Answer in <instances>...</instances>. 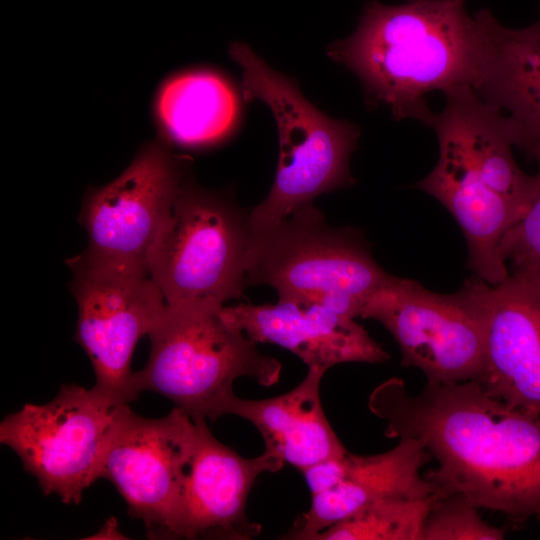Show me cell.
Instances as JSON below:
<instances>
[{
    "instance_id": "obj_1",
    "label": "cell",
    "mask_w": 540,
    "mask_h": 540,
    "mask_svg": "<svg viewBox=\"0 0 540 540\" xmlns=\"http://www.w3.org/2000/svg\"><path fill=\"white\" fill-rule=\"evenodd\" d=\"M368 407L389 438L420 440L438 462L424 477L438 497L460 495L515 525L540 523V416L498 400L477 381L427 383L411 395L393 377Z\"/></svg>"
},
{
    "instance_id": "obj_2",
    "label": "cell",
    "mask_w": 540,
    "mask_h": 540,
    "mask_svg": "<svg viewBox=\"0 0 540 540\" xmlns=\"http://www.w3.org/2000/svg\"><path fill=\"white\" fill-rule=\"evenodd\" d=\"M486 34L466 0H406L368 3L356 30L330 44L327 54L354 73L372 105L397 119L429 126L434 112L426 96L458 87L475 89L481 79Z\"/></svg>"
},
{
    "instance_id": "obj_3",
    "label": "cell",
    "mask_w": 540,
    "mask_h": 540,
    "mask_svg": "<svg viewBox=\"0 0 540 540\" xmlns=\"http://www.w3.org/2000/svg\"><path fill=\"white\" fill-rule=\"evenodd\" d=\"M223 307L210 300L165 305L148 334V361L132 374L136 399L155 392L194 422L215 421L227 415L236 379L250 377L265 387L278 383L281 363L229 323Z\"/></svg>"
},
{
    "instance_id": "obj_4",
    "label": "cell",
    "mask_w": 540,
    "mask_h": 540,
    "mask_svg": "<svg viewBox=\"0 0 540 540\" xmlns=\"http://www.w3.org/2000/svg\"><path fill=\"white\" fill-rule=\"evenodd\" d=\"M229 54L241 67L245 100L265 103L279 134L276 175L266 198L248 212L250 230L281 221L323 193L354 185L349 159L359 127L318 110L291 78L270 68L248 45L232 43Z\"/></svg>"
},
{
    "instance_id": "obj_5",
    "label": "cell",
    "mask_w": 540,
    "mask_h": 540,
    "mask_svg": "<svg viewBox=\"0 0 540 540\" xmlns=\"http://www.w3.org/2000/svg\"><path fill=\"white\" fill-rule=\"evenodd\" d=\"M390 276L359 231L330 226L313 204L250 233L246 287L271 286L278 299L316 303L355 319Z\"/></svg>"
},
{
    "instance_id": "obj_6",
    "label": "cell",
    "mask_w": 540,
    "mask_h": 540,
    "mask_svg": "<svg viewBox=\"0 0 540 540\" xmlns=\"http://www.w3.org/2000/svg\"><path fill=\"white\" fill-rule=\"evenodd\" d=\"M250 233L248 212L229 194L187 177L147 264L166 304L241 298Z\"/></svg>"
},
{
    "instance_id": "obj_7",
    "label": "cell",
    "mask_w": 540,
    "mask_h": 540,
    "mask_svg": "<svg viewBox=\"0 0 540 540\" xmlns=\"http://www.w3.org/2000/svg\"><path fill=\"white\" fill-rule=\"evenodd\" d=\"M199 439V422L175 407L151 419L118 408L104 441L97 478L110 481L132 518L153 538H178L187 477Z\"/></svg>"
},
{
    "instance_id": "obj_8",
    "label": "cell",
    "mask_w": 540,
    "mask_h": 540,
    "mask_svg": "<svg viewBox=\"0 0 540 540\" xmlns=\"http://www.w3.org/2000/svg\"><path fill=\"white\" fill-rule=\"evenodd\" d=\"M359 317L381 323L401 350V365L422 371L427 383L477 381L481 375L483 329L468 278L455 293L442 294L391 275Z\"/></svg>"
},
{
    "instance_id": "obj_9",
    "label": "cell",
    "mask_w": 540,
    "mask_h": 540,
    "mask_svg": "<svg viewBox=\"0 0 540 540\" xmlns=\"http://www.w3.org/2000/svg\"><path fill=\"white\" fill-rule=\"evenodd\" d=\"M119 407L92 388L62 385L48 403H27L6 416L0 442L18 455L46 496L56 494L65 504H78L84 490L98 480L100 453Z\"/></svg>"
},
{
    "instance_id": "obj_10",
    "label": "cell",
    "mask_w": 540,
    "mask_h": 540,
    "mask_svg": "<svg viewBox=\"0 0 540 540\" xmlns=\"http://www.w3.org/2000/svg\"><path fill=\"white\" fill-rule=\"evenodd\" d=\"M186 170L164 140L144 145L117 178L86 195L79 221L88 246L79 255L94 264L148 273Z\"/></svg>"
},
{
    "instance_id": "obj_11",
    "label": "cell",
    "mask_w": 540,
    "mask_h": 540,
    "mask_svg": "<svg viewBox=\"0 0 540 540\" xmlns=\"http://www.w3.org/2000/svg\"><path fill=\"white\" fill-rule=\"evenodd\" d=\"M71 292L78 306L75 340L96 376L92 389L112 406L136 400L131 387L134 348L149 331L165 299L147 272L91 263L77 255Z\"/></svg>"
},
{
    "instance_id": "obj_12",
    "label": "cell",
    "mask_w": 540,
    "mask_h": 540,
    "mask_svg": "<svg viewBox=\"0 0 540 540\" xmlns=\"http://www.w3.org/2000/svg\"><path fill=\"white\" fill-rule=\"evenodd\" d=\"M483 329L477 382L488 395L540 416V280L509 272L491 285L469 277Z\"/></svg>"
},
{
    "instance_id": "obj_13",
    "label": "cell",
    "mask_w": 540,
    "mask_h": 540,
    "mask_svg": "<svg viewBox=\"0 0 540 540\" xmlns=\"http://www.w3.org/2000/svg\"><path fill=\"white\" fill-rule=\"evenodd\" d=\"M284 462L267 452L245 458L218 441L199 422V439L187 477L178 538L216 537L252 539L261 531L246 515V505L256 478L278 472Z\"/></svg>"
},
{
    "instance_id": "obj_14",
    "label": "cell",
    "mask_w": 540,
    "mask_h": 540,
    "mask_svg": "<svg viewBox=\"0 0 540 540\" xmlns=\"http://www.w3.org/2000/svg\"><path fill=\"white\" fill-rule=\"evenodd\" d=\"M222 312L253 342L278 345L308 368L327 371L340 363H382L390 358L354 318L316 303L278 299L275 304L224 306Z\"/></svg>"
},
{
    "instance_id": "obj_15",
    "label": "cell",
    "mask_w": 540,
    "mask_h": 540,
    "mask_svg": "<svg viewBox=\"0 0 540 540\" xmlns=\"http://www.w3.org/2000/svg\"><path fill=\"white\" fill-rule=\"evenodd\" d=\"M399 440L394 448L381 454L347 452L341 479L331 488L311 495L309 510L296 520L287 538L314 540L328 527L386 498L437 496L434 485L420 474L431 454L420 440Z\"/></svg>"
},
{
    "instance_id": "obj_16",
    "label": "cell",
    "mask_w": 540,
    "mask_h": 540,
    "mask_svg": "<svg viewBox=\"0 0 540 540\" xmlns=\"http://www.w3.org/2000/svg\"><path fill=\"white\" fill-rule=\"evenodd\" d=\"M438 160L413 185L438 200L454 217L465 237L467 268L488 284L503 281L509 270L498 256L505 232L522 215L487 185L450 144L438 141Z\"/></svg>"
},
{
    "instance_id": "obj_17",
    "label": "cell",
    "mask_w": 540,
    "mask_h": 540,
    "mask_svg": "<svg viewBox=\"0 0 540 540\" xmlns=\"http://www.w3.org/2000/svg\"><path fill=\"white\" fill-rule=\"evenodd\" d=\"M443 94L445 106L434 113L429 125L437 140L453 146L483 181L523 216L533 199L536 177L516 163L505 116L471 87Z\"/></svg>"
},
{
    "instance_id": "obj_18",
    "label": "cell",
    "mask_w": 540,
    "mask_h": 540,
    "mask_svg": "<svg viewBox=\"0 0 540 540\" xmlns=\"http://www.w3.org/2000/svg\"><path fill=\"white\" fill-rule=\"evenodd\" d=\"M480 12L486 53L475 91L505 116L514 147L530 157L540 145V23L511 29Z\"/></svg>"
},
{
    "instance_id": "obj_19",
    "label": "cell",
    "mask_w": 540,
    "mask_h": 540,
    "mask_svg": "<svg viewBox=\"0 0 540 540\" xmlns=\"http://www.w3.org/2000/svg\"><path fill=\"white\" fill-rule=\"evenodd\" d=\"M326 370L308 368L292 390L267 399L235 396L227 414L248 420L263 437L265 450L301 472L319 462L339 458L348 451L331 427L320 398Z\"/></svg>"
},
{
    "instance_id": "obj_20",
    "label": "cell",
    "mask_w": 540,
    "mask_h": 540,
    "mask_svg": "<svg viewBox=\"0 0 540 540\" xmlns=\"http://www.w3.org/2000/svg\"><path fill=\"white\" fill-rule=\"evenodd\" d=\"M164 138L187 149L227 139L237 127L240 105L229 80L210 69H194L166 80L156 98Z\"/></svg>"
},
{
    "instance_id": "obj_21",
    "label": "cell",
    "mask_w": 540,
    "mask_h": 540,
    "mask_svg": "<svg viewBox=\"0 0 540 540\" xmlns=\"http://www.w3.org/2000/svg\"><path fill=\"white\" fill-rule=\"evenodd\" d=\"M436 497L380 500L328 527L314 540H424L426 518Z\"/></svg>"
},
{
    "instance_id": "obj_22",
    "label": "cell",
    "mask_w": 540,
    "mask_h": 540,
    "mask_svg": "<svg viewBox=\"0 0 540 540\" xmlns=\"http://www.w3.org/2000/svg\"><path fill=\"white\" fill-rule=\"evenodd\" d=\"M504 529L485 522L460 495L436 497L424 526V540H501Z\"/></svg>"
},
{
    "instance_id": "obj_23",
    "label": "cell",
    "mask_w": 540,
    "mask_h": 540,
    "mask_svg": "<svg viewBox=\"0 0 540 540\" xmlns=\"http://www.w3.org/2000/svg\"><path fill=\"white\" fill-rule=\"evenodd\" d=\"M497 252L506 266L511 264L509 272L540 280V183L537 179L527 211L505 232Z\"/></svg>"
},
{
    "instance_id": "obj_24",
    "label": "cell",
    "mask_w": 540,
    "mask_h": 540,
    "mask_svg": "<svg viewBox=\"0 0 540 540\" xmlns=\"http://www.w3.org/2000/svg\"><path fill=\"white\" fill-rule=\"evenodd\" d=\"M93 539H123L125 538L118 530L117 520L110 518L106 521L104 526L100 528L99 532L93 537Z\"/></svg>"
},
{
    "instance_id": "obj_25",
    "label": "cell",
    "mask_w": 540,
    "mask_h": 540,
    "mask_svg": "<svg viewBox=\"0 0 540 540\" xmlns=\"http://www.w3.org/2000/svg\"><path fill=\"white\" fill-rule=\"evenodd\" d=\"M530 158H533L537 164L536 179L540 183V145L537 146L531 153Z\"/></svg>"
},
{
    "instance_id": "obj_26",
    "label": "cell",
    "mask_w": 540,
    "mask_h": 540,
    "mask_svg": "<svg viewBox=\"0 0 540 540\" xmlns=\"http://www.w3.org/2000/svg\"><path fill=\"white\" fill-rule=\"evenodd\" d=\"M538 22L540 23V19H539V21H538Z\"/></svg>"
}]
</instances>
